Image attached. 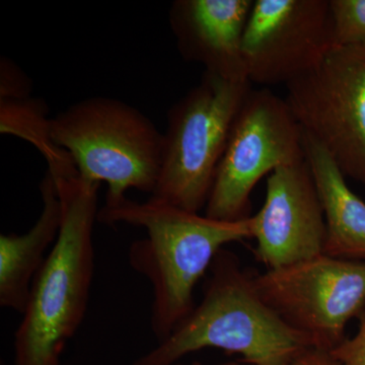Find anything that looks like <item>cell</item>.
I'll return each mask as SVG.
<instances>
[{"instance_id":"cell-1","label":"cell","mask_w":365,"mask_h":365,"mask_svg":"<svg viewBox=\"0 0 365 365\" xmlns=\"http://www.w3.org/2000/svg\"><path fill=\"white\" fill-rule=\"evenodd\" d=\"M98 220L105 225L144 228L146 237L132 242L131 267L150 281L153 292L151 330L158 343L191 314L194 290L222 250L252 240L250 217L222 222L184 210L150 197L105 204Z\"/></svg>"},{"instance_id":"cell-2","label":"cell","mask_w":365,"mask_h":365,"mask_svg":"<svg viewBox=\"0 0 365 365\" xmlns=\"http://www.w3.org/2000/svg\"><path fill=\"white\" fill-rule=\"evenodd\" d=\"M55 182L61 204V227L33 281L14 335L16 365H60L64 348L78 332L88 309L95 269L93 235L100 184L79 176Z\"/></svg>"},{"instance_id":"cell-3","label":"cell","mask_w":365,"mask_h":365,"mask_svg":"<svg viewBox=\"0 0 365 365\" xmlns=\"http://www.w3.org/2000/svg\"><path fill=\"white\" fill-rule=\"evenodd\" d=\"M216 348L252 365H292L312 347L262 299L254 276L222 250L211 264L203 299L157 347L133 365H174L190 353Z\"/></svg>"},{"instance_id":"cell-4","label":"cell","mask_w":365,"mask_h":365,"mask_svg":"<svg viewBox=\"0 0 365 365\" xmlns=\"http://www.w3.org/2000/svg\"><path fill=\"white\" fill-rule=\"evenodd\" d=\"M52 136L81 179L108 185L106 204L120 202L130 189L155 192L163 134L133 106L108 97L78 101L52 118Z\"/></svg>"},{"instance_id":"cell-5","label":"cell","mask_w":365,"mask_h":365,"mask_svg":"<svg viewBox=\"0 0 365 365\" xmlns=\"http://www.w3.org/2000/svg\"><path fill=\"white\" fill-rule=\"evenodd\" d=\"M253 88L204 71L168 113L153 198L184 210L205 208L235 118Z\"/></svg>"},{"instance_id":"cell-6","label":"cell","mask_w":365,"mask_h":365,"mask_svg":"<svg viewBox=\"0 0 365 365\" xmlns=\"http://www.w3.org/2000/svg\"><path fill=\"white\" fill-rule=\"evenodd\" d=\"M304 160V132L285 100L269 88H252L230 129L205 215L222 222L251 217L256 185L278 168Z\"/></svg>"},{"instance_id":"cell-7","label":"cell","mask_w":365,"mask_h":365,"mask_svg":"<svg viewBox=\"0 0 365 365\" xmlns=\"http://www.w3.org/2000/svg\"><path fill=\"white\" fill-rule=\"evenodd\" d=\"M285 88V102L304 134L345 177L365 187V49L332 48Z\"/></svg>"},{"instance_id":"cell-8","label":"cell","mask_w":365,"mask_h":365,"mask_svg":"<svg viewBox=\"0 0 365 365\" xmlns=\"http://www.w3.org/2000/svg\"><path fill=\"white\" fill-rule=\"evenodd\" d=\"M262 299L316 349L332 351L364 313L365 264L322 254L254 276Z\"/></svg>"},{"instance_id":"cell-9","label":"cell","mask_w":365,"mask_h":365,"mask_svg":"<svg viewBox=\"0 0 365 365\" xmlns=\"http://www.w3.org/2000/svg\"><path fill=\"white\" fill-rule=\"evenodd\" d=\"M332 48L329 0H254L242 39L252 85L287 86Z\"/></svg>"},{"instance_id":"cell-10","label":"cell","mask_w":365,"mask_h":365,"mask_svg":"<svg viewBox=\"0 0 365 365\" xmlns=\"http://www.w3.org/2000/svg\"><path fill=\"white\" fill-rule=\"evenodd\" d=\"M250 225L255 257L267 270L324 254L325 213L307 160L269 175L265 201Z\"/></svg>"},{"instance_id":"cell-11","label":"cell","mask_w":365,"mask_h":365,"mask_svg":"<svg viewBox=\"0 0 365 365\" xmlns=\"http://www.w3.org/2000/svg\"><path fill=\"white\" fill-rule=\"evenodd\" d=\"M253 4L254 0L173 2L170 28L182 56L227 81H249L242 39Z\"/></svg>"},{"instance_id":"cell-12","label":"cell","mask_w":365,"mask_h":365,"mask_svg":"<svg viewBox=\"0 0 365 365\" xmlns=\"http://www.w3.org/2000/svg\"><path fill=\"white\" fill-rule=\"evenodd\" d=\"M43 207L39 218L23 235H0V306L25 313L36 275L58 237L61 204L49 172L40 184Z\"/></svg>"},{"instance_id":"cell-13","label":"cell","mask_w":365,"mask_h":365,"mask_svg":"<svg viewBox=\"0 0 365 365\" xmlns=\"http://www.w3.org/2000/svg\"><path fill=\"white\" fill-rule=\"evenodd\" d=\"M304 148L325 213L324 254L365 264V203L325 148L306 134Z\"/></svg>"},{"instance_id":"cell-14","label":"cell","mask_w":365,"mask_h":365,"mask_svg":"<svg viewBox=\"0 0 365 365\" xmlns=\"http://www.w3.org/2000/svg\"><path fill=\"white\" fill-rule=\"evenodd\" d=\"M48 114L47 104L39 98H0V132L20 137L35 146L55 181L78 177L71 155L53 139L52 119Z\"/></svg>"},{"instance_id":"cell-15","label":"cell","mask_w":365,"mask_h":365,"mask_svg":"<svg viewBox=\"0 0 365 365\" xmlns=\"http://www.w3.org/2000/svg\"><path fill=\"white\" fill-rule=\"evenodd\" d=\"M333 48L365 49V0H329Z\"/></svg>"},{"instance_id":"cell-16","label":"cell","mask_w":365,"mask_h":365,"mask_svg":"<svg viewBox=\"0 0 365 365\" xmlns=\"http://www.w3.org/2000/svg\"><path fill=\"white\" fill-rule=\"evenodd\" d=\"M32 83L23 71L6 57L0 61V98L31 97Z\"/></svg>"},{"instance_id":"cell-17","label":"cell","mask_w":365,"mask_h":365,"mask_svg":"<svg viewBox=\"0 0 365 365\" xmlns=\"http://www.w3.org/2000/svg\"><path fill=\"white\" fill-rule=\"evenodd\" d=\"M330 352L341 365H365V312L360 314L356 335L345 338Z\"/></svg>"},{"instance_id":"cell-18","label":"cell","mask_w":365,"mask_h":365,"mask_svg":"<svg viewBox=\"0 0 365 365\" xmlns=\"http://www.w3.org/2000/svg\"><path fill=\"white\" fill-rule=\"evenodd\" d=\"M292 365H341L330 351L309 348Z\"/></svg>"},{"instance_id":"cell-19","label":"cell","mask_w":365,"mask_h":365,"mask_svg":"<svg viewBox=\"0 0 365 365\" xmlns=\"http://www.w3.org/2000/svg\"><path fill=\"white\" fill-rule=\"evenodd\" d=\"M218 365H252L249 364H246V362L244 361H230V362H225V364H218Z\"/></svg>"},{"instance_id":"cell-20","label":"cell","mask_w":365,"mask_h":365,"mask_svg":"<svg viewBox=\"0 0 365 365\" xmlns=\"http://www.w3.org/2000/svg\"><path fill=\"white\" fill-rule=\"evenodd\" d=\"M174 365H182V364H174ZM191 365H202V364H199V362H195V364H191Z\"/></svg>"}]
</instances>
